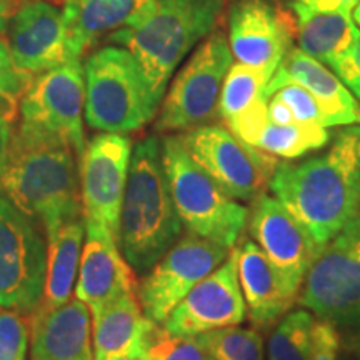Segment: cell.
<instances>
[{"label": "cell", "mask_w": 360, "mask_h": 360, "mask_svg": "<svg viewBox=\"0 0 360 360\" xmlns=\"http://www.w3.org/2000/svg\"><path fill=\"white\" fill-rule=\"evenodd\" d=\"M269 188L315 244L326 245L360 212V124L337 132L321 155L281 162Z\"/></svg>", "instance_id": "1"}, {"label": "cell", "mask_w": 360, "mask_h": 360, "mask_svg": "<svg viewBox=\"0 0 360 360\" xmlns=\"http://www.w3.org/2000/svg\"><path fill=\"white\" fill-rule=\"evenodd\" d=\"M79 157L64 139L20 122L0 177V193L42 225L45 236L80 219Z\"/></svg>", "instance_id": "2"}, {"label": "cell", "mask_w": 360, "mask_h": 360, "mask_svg": "<svg viewBox=\"0 0 360 360\" xmlns=\"http://www.w3.org/2000/svg\"><path fill=\"white\" fill-rule=\"evenodd\" d=\"M182 227L162 162V141L150 135L132 148L119 247L130 267L143 274L179 240Z\"/></svg>", "instance_id": "3"}, {"label": "cell", "mask_w": 360, "mask_h": 360, "mask_svg": "<svg viewBox=\"0 0 360 360\" xmlns=\"http://www.w3.org/2000/svg\"><path fill=\"white\" fill-rule=\"evenodd\" d=\"M222 11L224 0H157L137 25L115 30L109 40L132 53L160 107L175 69L214 32Z\"/></svg>", "instance_id": "4"}, {"label": "cell", "mask_w": 360, "mask_h": 360, "mask_svg": "<svg viewBox=\"0 0 360 360\" xmlns=\"http://www.w3.org/2000/svg\"><path fill=\"white\" fill-rule=\"evenodd\" d=\"M84 79V115L90 129L124 135L137 132L159 110L137 60L120 45L90 53Z\"/></svg>", "instance_id": "5"}, {"label": "cell", "mask_w": 360, "mask_h": 360, "mask_svg": "<svg viewBox=\"0 0 360 360\" xmlns=\"http://www.w3.org/2000/svg\"><path fill=\"white\" fill-rule=\"evenodd\" d=\"M162 162L175 209L188 233L232 249L245 229L249 209L192 159L179 135L162 139Z\"/></svg>", "instance_id": "6"}, {"label": "cell", "mask_w": 360, "mask_h": 360, "mask_svg": "<svg viewBox=\"0 0 360 360\" xmlns=\"http://www.w3.org/2000/svg\"><path fill=\"white\" fill-rule=\"evenodd\" d=\"M299 302L321 321L360 330V212L319 252Z\"/></svg>", "instance_id": "7"}, {"label": "cell", "mask_w": 360, "mask_h": 360, "mask_svg": "<svg viewBox=\"0 0 360 360\" xmlns=\"http://www.w3.org/2000/svg\"><path fill=\"white\" fill-rule=\"evenodd\" d=\"M232 64L229 39L222 32L210 34L175 75L167 96L162 98L157 132H187L219 115L220 92Z\"/></svg>", "instance_id": "8"}, {"label": "cell", "mask_w": 360, "mask_h": 360, "mask_svg": "<svg viewBox=\"0 0 360 360\" xmlns=\"http://www.w3.org/2000/svg\"><path fill=\"white\" fill-rule=\"evenodd\" d=\"M49 244L37 220L0 193V309L37 312L44 299Z\"/></svg>", "instance_id": "9"}, {"label": "cell", "mask_w": 360, "mask_h": 360, "mask_svg": "<svg viewBox=\"0 0 360 360\" xmlns=\"http://www.w3.org/2000/svg\"><path fill=\"white\" fill-rule=\"evenodd\" d=\"M179 137L192 159L236 200L254 202L262 195L281 164L220 125H200Z\"/></svg>", "instance_id": "10"}, {"label": "cell", "mask_w": 360, "mask_h": 360, "mask_svg": "<svg viewBox=\"0 0 360 360\" xmlns=\"http://www.w3.org/2000/svg\"><path fill=\"white\" fill-rule=\"evenodd\" d=\"M229 250L193 233L180 237L139 282L137 299L143 314L164 323L180 300L229 257Z\"/></svg>", "instance_id": "11"}, {"label": "cell", "mask_w": 360, "mask_h": 360, "mask_svg": "<svg viewBox=\"0 0 360 360\" xmlns=\"http://www.w3.org/2000/svg\"><path fill=\"white\" fill-rule=\"evenodd\" d=\"M84 103V64L80 58H74L35 75L20 98V122L64 139L80 162L87 146L82 120Z\"/></svg>", "instance_id": "12"}, {"label": "cell", "mask_w": 360, "mask_h": 360, "mask_svg": "<svg viewBox=\"0 0 360 360\" xmlns=\"http://www.w3.org/2000/svg\"><path fill=\"white\" fill-rule=\"evenodd\" d=\"M130 159L132 142L127 135L102 132L87 142L79 162L84 222L103 225L117 242Z\"/></svg>", "instance_id": "13"}, {"label": "cell", "mask_w": 360, "mask_h": 360, "mask_svg": "<svg viewBox=\"0 0 360 360\" xmlns=\"http://www.w3.org/2000/svg\"><path fill=\"white\" fill-rule=\"evenodd\" d=\"M252 204L249 236L277 269L287 292L297 297L322 247L274 195L262 193Z\"/></svg>", "instance_id": "14"}, {"label": "cell", "mask_w": 360, "mask_h": 360, "mask_svg": "<svg viewBox=\"0 0 360 360\" xmlns=\"http://www.w3.org/2000/svg\"><path fill=\"white\" fill-rule=\"evenodd\" d=\"M247 305L237 272V247L180 300L164 322L169 334L197 337L245 321Z\"/></svg>", "instance_id": "15"}, {"label": "cell", "mask_w": 360, "mask_h": 360, "mask_svg": "<svg viewBox=\"0 0 360 360\" xmlns=\"http://www.w3.org/2000/svg\"><path fill=\"white\" fill-rule=\"evenodd\" d=\"M13 62L32 77L74 60L64 12L47 0H25L8 22Z\"/></svg>", "instance_id": "16"}, {"label": "cell", "mask_w": 360, "mask_h": 360, "mask_svg": "<svg viewBox=\"0 0 360 360\" xmlns=\"http://www.w3.org/2000/svg\"><path fill=\"white\" fill-rule=\"evenodd\" d=\"M229 45L240 64L274 75L292 49L290 24L270 0H236L229 12Z\"/></svg>", "instance_id": "17"}, {"label": "cell", "mask_w": 360, "mask_h": 360, "mask_svg": "<svg viewBox=\"0 0 360 360\" xmlns=\"http://www.w3.org/2000/svg\"><path fill=\"white\" fill-rule=\"evenodd\" d=\"M117 244L119 242L109 229L85 222V242L74 295L92 314L137 292L132 267Z\"/></svg>", "instance_id": "18"}, {"label": "cell", "mask_w": 360, "mask_h": 360, "mask_svg": "<svg viewBox=\"0 0 360 360\" xmlns=\"http://www.w3.org/2000/svg\"><path fill=\"white\" fill-rule=\"evenodd\" d=\"M285 82L300 84L312 94L323 112L327 127L360 124V102L347 85L337 77L335 72L328 70L326 64L297 47H292L277 67L265 87V97L270 98Z\"/></svg>", "instance_id": "19"}, {"label": "cell", "mask_w": 360, "mask_h": 360, "mask_svg": "<svg viewBox=\"0 0 360 360\" xmlns=\"http://www.w3.org/2000/svg\"><path fill=\"white\" fill-rule=\"evenodd\" d=\"M30 360H94L90 310L79 299L30 315Z\"/></svg>", "instance_id": "20"}, {"label": "cell", "mask_w": 360, "mask_h": 360, "mask_svg": "<svg viewBox=\"0 0 360 360\" xmlns=\"http://www.w3.org/2000/svg\"><path fill=\"white\" fill-rule=\"evenodd\" d=\"M237 272L250 322L267 330L281 321L297 297L287 292L277 269L254 240L237 247Z\"/></svg>", "instance_id": "21"}, {"label": "cell", "mask_w": 360, "mask_h": 360, "mask_svg": "<svg viewBox=\"0 0 360 360\" xmlns=\"http://www.w3.org/2000/svg\"><path fill=\"white\" fill-rule=\"evenodd\" d=\"M157 0H64V19L70 52L80 58L107 32L134 27Z\"/></svg>", "instance_id": "22"}, {"label": "cell", "mask_w": 360, "mask_h": 360, "mask_svg": "<svg viewBox=\"0 0 360 360\" xmlns=\"http://www.w3.org/2000/svg\"><path fill=\"white\" fill-rule=\"evenodd\" d=\"M94 360L132 357L141 360L148 337L159 323L143 314L137 292L92 314Z\"/></svg>", "instance_id": "23"}, {"label": "cell", "mask_w": 360, "mask_h": 360, "mask_svg": "<svg viewBox=\"0 0 360 360\" xmlns=\"http://www.w3.org/2000/svg\"><path fill=\"white\" fill-rule=\"evenodd\" d=\"M297 17L299 49L332 67L360 35L350 11H317L292 4Z\"/></svg>", "instance_id": "24"}, {"label": "cell", "mask_w": 360, "mask_h": 360, "mask_svg": "<svg viewBox=\"0 0 360 360\" xmlns=\"http://www.w3.org/2000/svg\"><path fill=\"white\" fill-rule=\"evenodd\" d=\"M85 237L84 217L62 224L49 233L47 277L40 307L57 309L72 299Z\"/></svg>", "instance_id": "25"}, {"label": "cell", "mask_w": 360, "mask_h": 360, "mask_svg": "<svg viewBox=\"0 0 360 360\" xmlns=\"http://www.w3.org/2000/svg\"><path fill=\"white\" fill-rule=\"evenodd\" d=\"M330 142V134L326 127L315 124H274L265 125L257 148L274 157L299 159L312 150L323 148Z\"/></svg>", "instance_id": "26"}, {"label": "cell", "mask_w": 360, "mask_h": 360, "mask_svg": "<svg viewBox=\"0 0 360 360\" xmlns=\"http://www.w3.org/2000/svg\"><path fill=\"white\" fill-rule=\"evenodd\" d=\"M270 79L272 75L264 70L244 65L240 62L232 64L219 98L217 112L220 119L227 122L229 119L250 107L257 98L265 97L264 92Z\"/></svg>", "instance_id": "27"}, {"label": "cell", "mask_w": 360, "mask_h": 360, "mask_svg": "<svg viewBox=\"0 0 360 360\" xmlns=\"http://www.w3.org/2000/svg\"><path fill=\"white\" fill-rule=\"evenodd\" d=\"M314 322V314L304 309L283 315L270 334L269 360H310Z\"/></svg>", "instance_id": "28"}, {"label": "cell", "mask_w": 360, "mask_h": 360, "mask_svg": "<svg viewBox=\"0 0 360 360\" xmlns=\"http://www.w3.org/2000/svg\"><path fill=\"white\" fill-rule=\"evenodd\" d=\"M197 339L214 360H265L262 335L255 328L222 327Z\"/></svg>", "instance_id": "29"}, {"label": "cell", "mask_w": 360, "mask_h": 360, "mask_svg": "<svg viewBox=\"0 0 360 360\" xmlns=\"http://www.w3.org/2000/svg\"><path fill=\"white\" fill-rule=\"evenodd\" d=\"M141 360H214L197 337L169 334L160 323L154 328Z\"/></svg>", "instance_id": "30"}, {"label": "cell", "mask_w": 360, "mask_h": 360, "mask_svg": "<svg viewBox=\"0 0 360 360\" xmlns=\"http://www.w3.org/2000/svg\"><path fill=\"white\" fill-rule=\"evenodd\" d=\"M30 344V317L15 310L0 312V360H25Z\"/></svg>", "instance_id": "31"}, {"label": "cell", "mask_w": 360, "mask_h": 360, "mask_svg": "<svg viewBox=\"0 0 360 360\" xmlns=\"http://www.w3.org/2000/svg\"><path fill=\"white\" fill-rule=\"evenodd\" d=\"M272 96L278 97L287 107H289L292 114L295 117V122L315 124V125H322V127L327 129L326 117H323L321 105H319V102L315 101L312 94H310L305 87H302L300 84L285 82L283 85H281Z\"/></svg>", "instance_id": "32"}, {"label": "cell", "mask_w": 360, "mask_h": 360, "mask_svg": "<svg viewBox=\"0 0 360 360\" xmlns=\"http://www.w3.org/2000/svg\"><path fill=\"white\" fill-rule=\"evenodd\" d=\"M267 103V97L257 98L250 107L242 110L240 114L229 119L227 122H225L227 124V129L231 130L237 139H240L242 142L247 143V146L257 147L260 135H262L265 125L269 124Z\"/></svg>", "instance_id": "33"}, {"label": "cell", "mask_w": 360, "mask_h": 360, "mask_svg": "<svg viewBox=\"0 0 360 360\" xmlns=\"http://www.w3.org/2000/svg\"><path fill=\"white\" fill-rule=\"evenodd\" d=\"M32 79V75L17 67L11 47L6 40L0 39V90L15 98H22Z\"/></svg>", "instance_id": "34"}, {"label": "cell", "mask_w": 360, "mask_h": 360, "mask_svg": "<svg viewBox=\"0 0 360 360\" xmlns=\"http://www.w3.org/2000/svg\"><path fill=\"white\" fill-rule=\"evenodd\" d=\"M342 339L339 330L330 322L315 319L312 328L310 360H339Z\"/></svg>", "instance_id": "35"}, {"label": "cell", "mask_w": 360, "mask_h": 360, "mask_svg": "<svg viewBox=\"0 0 360 360\" xmlns=\"http://www.w3.org/2000/svg\"><path fill=\"white\" fill-rule=\"evenodd\" d=\"M332 69L360 102V35L352 47L332 64Z\"/></svg>", "instance_id": "36"}, {"label": "cell", "mask_w": 360, "mask_h": 360, "mask_svg": "<svg viewBox=\"0 0 360 360\" xmlns=\"http://www.w3.org/2000/svg\"><path fill=\"white\" fill-rule=\"evenodd\" d=\"M292 4H299L317 11H354L359 0H290Z\"/></svg>", "instance_id": "37"}, {"label": "cell", "mask_w": 360, "mask_h": 360, "mask_svg": "<svg viewBox=\"0 0 360 360\" xmlns=\"http://www.w3.org/2000/svg\"><path fill=\"white\" fill-rule=\"evenodd\" d=\"M267 112H269V122L281 124V125L295 122V117H294V114H292V110L281 101V98L276 96H272L269 98Z\"/></svg>", "instance_id": "38"}, {"label": "cell", "mask_w": 360, "mask_h": 360, "mask_svg": "<svg viewBox=\"0 0 360 360\" xmlns=\"http://www.w3.org/2000/svg\"><path fill=\"white\" fill-rule=\"evenodd\" d=\"M12 135H13L12 122H8V120L0 117V177H2L4 169H6V164L8 159V152H11Z\"/></svg>", "instance_id": "39"}, {"label": "cell", "mask_w": 360, "mask_h": 360, "mask_svg": "<svg viewBox=\"0 0 360 360\" xmlns=\"http://www.w3.org/2000/svg\"><path fill=\"white\" fill-rule=\"evenodd\" d=\"M17 110H19V98L0 90V117L8 122H13L17 117Z\"/></svg>", "instance_id": "40"}, {"label": "cell", "mask_w": 360, "mask_h": 360, "mask_svg": "<svg viewBox=\"0 0 360 360\" xmlns=\"http://www.w3.org/2000/svg\"><path fill=\"white\" fill-rule=\"evenodd\" d=\"M13 12H15L13 0H0V34H7L8 22H11Z\"/></svg>", "instance_id": "41"}, {"label": "cell", "mask_w": 360, "mask_h": 360, "mask_svg": "<svg viewBox=\"0 0 360 360\" xmlns=\"http://www.w3.org/2000/svg\"><path fill=\"white\" fill-rule=\"evenodd\" d=\"M350 350H352V354L360 360V339L352 342V345H350Z\"/></svg>", "instance_id": "42"}, {"label": "cell", "mask_w": 360, "mask_h": 360, "mask_svg": "<svg viewBox=\"0 0 360 360\" xmlns=\"http://www.w3.org/2000/svg\"><path fill=\"white\" fill-rule=\"evenodd\" d=\"M352 19H354V22H355V25H359V27H360V0H359V4H357V6L354 7Z\"/></svg>", "instance_id": "43"}, {"label": "cell", "mask_w": 360, "mask_h": 360, "mask_svg": "<svg viewBox=\"0 0 360 360\" xmlns=\"http://www.w3.org/2000/svg\"><path fill=\"white\" fill-rule=\"evenodd\" d=\"M109 360H137V359H132V357H115V359H109Z\"/></svg>", "instance_id": "44"}]
</instances>
